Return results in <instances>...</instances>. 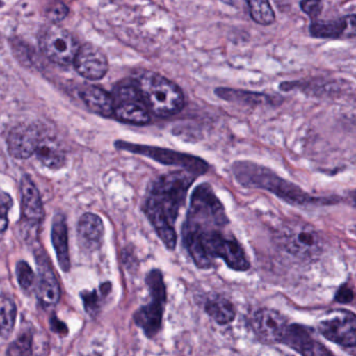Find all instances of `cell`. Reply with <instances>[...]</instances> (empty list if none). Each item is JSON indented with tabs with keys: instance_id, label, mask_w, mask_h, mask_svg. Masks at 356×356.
<instances>
[{
	"instance_id": "cell-5",
	"label": "cell",
	"mask_w": 356,
	"mask_h": 356,
	"mask_svg": "<svg viewBox=\"0 0 356 356\" xmlns=\"http://www.w3.org/2000/svg\"><path fill=\"white\" fill-rule=\"evenodd\" d=\"M281 247L291 255L302 259H314L323 252L322 235L312 225L301 220H291L278 232Z\"/></svg>"
},
{
	"instance_id": "cell-17",
	"label": "cell",
	"mask_w": 356,
	"mask_h": 356,
	"mask_svg": "<svg viewBox=\"0 0 356 356\" xmlns=\"http://www.w3.org/2000/svg\"><path fill=\"white\" fill-rule=\"evenodd\" d=\"M76 231L79 243L83 249L90 252L99 249L105 234V226L97 214L91 212L83 214L79 220Z\"/></svg>"
},
{
	"instance_id": "cell-16",
	"label": "cell",
	"mask_w": 356,
	"mask_h": 356,
	"mask_svg": "<svg viewBox=\"0 0 356 356\" xmlns=\"http://www.w3.org/2000/svg\"><path fill=\"white\" fill-rule=\"evenodd\" d=\"M20 193H22V214L24 222L32 226L41 224L44 218L42 200L38 188L29 175H24L22 178Z\"/></svg>"
},
{
	"instance_id": "cell-4",
	"label": "cell",
	"mask_w": 356,
	"mask_h": 356,
	"mask_svg": "<svg viewBox=\"0 0 356 356\" xmlns=\"http://www.w3.org/2000/svg\"><path fill=\"white\" fill-rule=\"evenodd\" d=\"M135 81L151 114L158 118H170L184 108V93L176 83L165 76L157 72H145Z\"/></svg>"
},
{
	"instance_id": "cell-32",
	"label": "cell",
	"mask_w": 356,
	"mask_h": 356,
	"mask_svg": "<svg viewBox=\"0 0 356 356\" xmlns=\"http://www.w3.org/2000/svg\"><path fill=\"white\" fill-rule=\"evenodd\" d=\"M354 293L351 287L348 284L341 285L335 295V301L339 303L348 304L353 301Z\"/></svg>"
},
{
	"instance_id": "cell-15",
	"label": "cell",
	"mask_w": 356,
	"mask_h": 356,
	"mask_svg": "<svg viewBox=\"0 0 356 356\" xmlns=\"http://www.w3.org/2000/svg\"><path fill=\"white\" fill-rule=\"evenodd\" d=\"M42 137L37 127L24 126L16 127L10 132L8 136V149L10 155L15 159H28L35 155L39 141Z\"/></svg>"
},
{
	"instance_id": "cell-13",
	"label": "cell",
	"mask_w": 356,
	"mask_h": 356,
	"mask_svg": "<svg viewBox=\"0 0 356 356\" xmlns=\"http://www.w3.org/2000/svg\"><path fill=\"white\" fill-rule=\"evenodd\" d=\"M74 63L79 74L90 81L101 80L109 70L105 53L90 43L80 47Z\"/></svg>"
},
{
	"instance_id": "cell-1",
	"label": "cell",
	"mask_w": 356,
	"mask_h": 356,
	"mask_svg": "<svg viewBox=\"0 0 356 356\" xmlns=\"http://www.w3.org/2000/svg\"><path fill=\"white\" fill-rule=\"evenodd\" d=\"M224 205L207 183L195 187L183 226V243L197 268L207 270L220 258L222 248L232 235Z\"/></svg>"
},
{
	"instance_id": "cell-9",
	"label": "cell",
	"mask_w": 356,
	"mask_h": 356,
	"mask_svg": "<svg viewBox=\"0 0 356 356\" xmlns=\"http://www.w3.org/2000/svg\"><path fill=\"white\" fill-rule=\"evenodd\" d=\"M40 47L47 59L58 65L67 66L74 63L80 45L72 33L60 26H49L43 31Z\"/></svg>"
},
{
	"instance_id": "cell-12",
	"label": "cell",
	"mask_w": 356,
	"mask_h": 356,
	"mask_svg": "<svg viewBox=\"0 0 356 356\" xmlns=\"http://www.w3.org/2000/svg\"><path fill=\"white\" fill-rule=\"evenodd\" d=\"M36 258L39 273L38 281L35 283L37 298L43 307L51 308L59 303L61 287L47 254L40 252L37 254Z\"/></svg>"
},
{
	"instance_id": "cell-24",
	"label": "cell",
	"mask_w": 356,
	"mask_h": 356,
	"mask_svg": "<svg viewBox=\"0 0 356 356\" xmlns=\"http://www.w3.org/2000/svg\"><path fill=\"white\" fill-rule=\"evenodd\" d=\"M216 95L225 101L233 103L245 104V105H259L266 102H272V99L262 93L248 92V91L234 90V89L218 88Z\"/></svg>"
},
{
	"instance_id": "cell-10",
	"label": "cell",
	"mask_w": 356,
	"mask_h": 356,
	"mask_svg": "<svg viewBox=\"0 0 356 356\" xmlns=\"http://www.w3.org/2000/svg\"><path fill=\"white\" fill-rule=\"evenodd\" d=\"M321 334L343 348L354 349L356 345V318L353 312L337 310L318 323Z\"/></svg>"
},
{
	"instance_id": "cell-18",
	"label": "cell",
	"mask_w": 356,
	"mask_h": 356,
	"mask_svg": "<svg viewBox=\"0 0 356 356\" xmlns=\"http://www.w3.org/2000/svg\"><path fill=\"white\" fill-rule=\"evenodd\" d=\"M310 34L316 38L335 39L348 34L353 37L355 35V16L337 20H312Z\"/></svg>"
},
{
	"instance_id": "cell-28",
	"label": "cell",
	"mask_w": 356,
	"mask_h": 356,
	"mask_svg": "<svg viewBox=\"0 0 356 356\" xmlns=\"http://www.w3.org/2000/svg\"><path fill=\"white\" fill-rule=\"evenodd\" d=\"M70 10L67 6L62 1H54L49 5V7L45 10V16L47 19L54 24H60L67 17Z\"/></svg>"
},
{
	"instance_id": "cell-11",
	"label": "cell",
	"mask_w": 356,
	"mask_h": 356,
	"mask_svg": "<svg viewBox=\"0 0 356 356\" xmlns=\"http://www.w3.org/2000/svg\"><path fill=\"white\" fill-rule=\"evenodd\" d=\"M289 323L280 312L274 309L258 310L252 320L254 333L261 343L273 345L281 343Z\"/></svg>"
},
{
	"instance_id": "cell-19",
	"label": "cell",
	"mask_w": 356,
	"mask_h": 356,
	"mask_svg": "<svg viewBox=\"0 0 356 356\" xmlns=\"http://www.w3.org/2000/svg\"><path fill=\"white\" fill-rule=\"evenodd\" d=\"M51 241L57 254L60 268L65 273L70 270V247H68V229L63 214L58 213L54 218L51 226Z\"/></svg>"
},
{
	"instance_id": "cell-29",
	"label": "cell",
	"mask_w": 356,
	"mask_h": 356,
	"mask_svg": "<svg viewBox=\"0 0 356 356\" xmlns=\"http://www.w3.org/2000/svg\"><path fill=\"white\" fill-rule=\"evenodd\" d=\"M13 205V200L11 195H8L5 191H0V233L3 232L8 228L9 225V213L10 209Z\"/></svg>"
},
{
	"instance_id": "cell-25",
	"label": "cell",
	"mask_w": 356,
	"mask_h": 356,
	"mask_svg": "<svg viewBox=\"0 0 356 356\" xmlns=\"http://www.w3.org/2000/svg\"><path fill=\"white\" fill-rule=\"evenodd\" d=\"M250 15L254 22L261 26H270L275 22V12L270 0H245Z\"/></svg>"
},
{
	"instance_id": "cell-8",
	"label": "cell",
	"mask_w": 356,
	"mask_h": 356,
	"mask_svg": "<svg viewBox=\"0 0 356 356\" xmlns=\"http://www.w3.org/2000/svg\"><path fill=\"white\" fill-rule=\"evenodd\" d=\"M115 147L122 151L138 154L151 158L164 165L179 166L182 170H187L195 176L207 172L208 163L201 158L189 154L180 153L172 149H161V147H149V145H135V143H126V141H116Z\"/></svg>"
},
{
	"instance_id": "cell-34",
	"label": "cell",
	"mask_w": 356,
	"mask_h": 356,
	"mask_svg": "<svg viewBox=\"0 0 356 356\" xmlns=\"http://www.w3.org/2000/svg\"><path fill=\"white\" fill-rule=\"evenodd\" d=\"M3 1H1V0H0V8L3 7Z\"/></svg>"
},
{
	"instance_id": "cell-21",
	"label": "cell",
	"mask_w": 356,
	"mask_h": 356,
	"mask_svg": "<svg viewBox=\"0 0 356 356\" xmlns=\"http://www.w3.org/2000/svg\"><path fill=\"white\" fill-rule=\"evenodd\" d=\"M80 95L91 111L104 118L113 116V97L107 91L97 86H87L81 90Z\"/></svg>"
},
{
	"instance_id": "cell-23",
	"label": "cell",
	"mask_w": 356,
	"mask_h": 356,
	"mask_svg": "<svg viewBox=\"0 0 356 356\" xmlns=\"http://www.w3.org/2000/svg\"><path fill=\"white\" fill-rule=\"evenodd\" d=\"M17 306L9 296L0 295V337L9 339L15 327Z\"/></svg>"
},
{
	"instance_id": "cell-31",
	"label": "cell",
	"mask_w": 356,
	"mask_h": 356,
	"mask_svg": "<svg viewBox=\"0 0 356 356\" xmlns=\"http://www.w3.org/2000/svg\"><path fill=\"white\" fill-rule=\"evenodd\" d=\"M83 302H84L85 309L91 316L97 314L99 308V296L97 295V291H85L81 293Z\"/></svg>"
},
{
	"instance_id": "cell-3",
	"label": "cell",
	"mask_w": 356,
	"mask_h": 356,
	"mask_svg": "<svg viewBox=\"0 0 356 356\" xmlns=\"http://www.w3.org/2000/svg\"><path fill=\"white\" fill-rule=\"evenodd\" d=\"M233 175L239 184L249 188L264 189L293 205H309L318 201L299 186L287 182L272 170L249 161L235 162Z\"/></svg>"
},
{
	"instance_id": "cell-14",
	"label": "cell",
	"mask_w": 356,
	"mask_h": 356,
	"mask_svg": "<svg viewBox=\"0 0 356 356\" xmlns=\"http://www.w3.org/2000/svg\"><path fill=\"white\" fill-rule=\"evenodd\" d=\"M281 343L302 355L325 356L332 354L324 345L316 341L306 327L299 324L287 326Z\"/></svg>"
},
{
	"instance_id": "cell-27",
	"label": "cell",
	"mask_w": 356,
	"mask_h": 356,
	"mask_svg": "<svg viewBox=\"0 0 356 356\" xmlns=\"http://www.w3.org/2000/svg\"><path fill=\"white\" fill-rule=\"evenodd\" d=\"M16 273H17L18 283L24 291H30L33 287H35L36 276L28 262L24 261V260L18 262L17 266H16Z\"/></svg>"
},
{
	"instance_id": "cell-20",
	"label": "cell",
	"mask_w": 356,
	"mask_h": 356,
	"mask_svg": "<svg viewBox=\"0 0 356 356\" xmlns=\"http://www.w3.org/2000/svg\"><path fill=\"white\" fill-rule=\"evenodd\" d=\"M35 155L49 170H57L66 163V155L60 143L49 136L41 137Z\"/></svg>"
},
{
	"instance_id": "cell-6",
	"label": "cell",
	"mask_w": 356,
	"mask_h": 356,
	"mask_svg": "<svg viewBox=\"0 0 356 356\" xmlns=\"http://www.w3.org/2000/svg\"><path fill=\"white\" fill-rule=\"evenodd\" d=\"M114 102L113 116L126 124L143 126L151 122L147 109L136 81L124 80L116 85L112 93Z\"/></svg>"
},
{
	"instance_id": "cell-22",
	"label": "cell",
	"mask_w": 356,
	"mask_h": 356,
	"mask_svg": "<svg viewBox=\"0 0 356 356\" xmlns=\"http://www.w3.org/2000/svg\"><path fill=\"white\" fill-rule=\"evenodd\" d=\"M205 310L208 316L220 325L229 324L236 316L234 305L224 297H216L208 300Z\"/></svg>"
},
{
	"instance_id": "cell-2",
	"label": "cell",
	"mask_w": 356,
	"mask_h": 356,
	"mask_svg": "<svg viewBox=\"0 0 356 356\" xmlns=\"http://www.w3.org/2000/svg\"><path fill=\"white\" fill-rule=\"evenodd\" d=\"M197 177L184 170L168 172L156 179L147 191L145 214L168 249L176 248L177 218Z\"/></svg>"
},
{
	"instance_id": "cell-30",
	"label": "cell",
	"mask_w": 356,
	"mask_h": 356,
	"mask_svg": "<svg viewBox=\"0 0 356 356\" xmlns=\"http://www.w3.org/2000/svg\"><path fill=\"white\" fill-rule=\"evenodd\" d=\"M300 7L306 15L312 18V20L318 19L323 13L322 0H301Z\"/></svg>"
},
{
	"instance_id": "cell-33",
	"label": "cell",
	"mask_w": 356,
	"mask_h": 356,
	"mask_svg": "<svg viewBox=\"0 0 356 356\" xmlns=\"http://www.w3.org/2000/svg\"><path fill=\"white\" fill-rule=\"evenodd\" d=\"M51 328L53 329L54 332L60 335H66L68 333L67 326L55 316L51 318Z\"/></svg>"
},
{
	"instance_id": "cell-26",
	"label": "cell",
	"mask_w": 356,
	"mask_h": 356,
	"mask_svg": "<svg viewBox=\"0 0 356 356\" xmlns=\"http://www.w3.org/2000/svg\"><path fill=\"white\" fill-rule=\"evenodd\" d=\"M33 335L30 331H24L10 345L7 354L26 356L33 354Z\"/></svg>"
},
{
	"instance_id": "cell-7",
	"label": "cell",
	"mask_w": 356,
	"mask_h": 356,
	"mask_svg": "<svg viewBox=\"0 0 356 356\" xmlns=\"http://www.w3.org/2000/svg\"><path fill=\"white\" fill-rule=\"evenodd\" d=\"M147 284L152 296L151 303L135 312L134 321L147 337H154L161 329L166 301V287L162 273L159 270H151L147 276Z\"/></svg>"
}]
</instances>
